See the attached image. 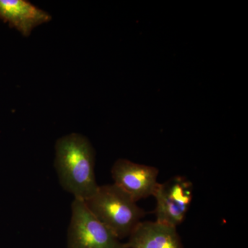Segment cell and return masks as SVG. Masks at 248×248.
Segmentation results:
<instances>
[{"instance_id":"cell-1","label":"cell","mask_w":248,"mask_h":248,"mask_svg":"<svg viewBox=\"0 0 248 248\" xmlns=\"http://www.w3.org/2000/svg\"><path fill=\"white\" fill-rule=\"evenodd\" d=\"M54 164L60 185L75 199L87 200L97 190L95 151L84 135L71 133L58 139Z\"/></svg>"},{"instance_id":"cell-2","label":"cell","mask_w":248,"mask_h":248,"mask_svg":"<svg viewBox=\"0 0 248 248\" xmlns=\"http://www.w3.org/2000/svg\"><path fill=\"white\" fill-rule=\"evenodd\" d=\"M91 213L120 240L128 238L146 212L115 184L99 186L84 201Z\"/></svg>"},{"instance_id":"cell-3","label":"cell","mask_w":248,"mask_h":248,"mask_svg":"<svg viewBox=\"0 0 248 248\" xmlns=\"http://www.w3.org/2000/svg\"><path fill=\"white\" fill-rule=\"evenodd\" d=\"M68 248H125L113 233L99 221L84 201L74 199L67 233Z\"/></svg>"},{"instance_id":"cell-4","label":"cell","mask_w":248,"mask_h":248,"mask_svg":"<svg viewBox=\"0 0 248 248\" xmlns=\"http://www.w3.org/2000/svg\"><path fill=\"white\" fill-rule=\"evenodd\" d=\"M153 197L156 203V221L177 228L184 221L190 208L193 185L186 177L177 176L159 184Z\"/></svg>"},{"instance_id":"cell-5","label":"cell","mask_w":248,"mask_h":248,"mask_svg":"<svg viewBox=\"0 0 248 248\" xmlns=\"http://www.w3.org/2000/svg\"><path fill=\"white\" fill-rule=\"evenodd\" d=\"M114 184L128 194L135 202L154 196L159 183V170L153 166L119 159L111 169Z\"/></svg>"},{"instance_id":"cell-6","label":"cell","mask_w":248,"mask_h":248,"mask_svg":"<svg viewBox=\"0 0 248 248\" xmlns=\"http://www.w3.org/2000/svg\"><path fill=\"white\" fill-rule=\"evenodd\" d=\"M125 248H184L177 228L159 222L141 221L128 236Z\"/></svg>"},{"instance_id":"cell-7","label":"cell","mask_w":248,"mask_h":248,"mask_svg":"<svg viewBox=\"0 0 248 248\" xmlns=\"http://www.w3.org/2000/svg\"><path fill=\"white\" fill-rule=\"evenodd\" d=\"M0 19L29 37L35 28L50 22L51 16L25 0H0Z\"/></svg>"}]
</instances>
